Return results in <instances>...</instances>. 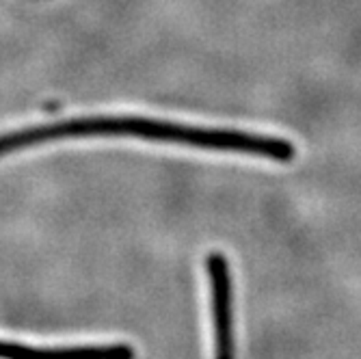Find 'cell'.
<instances>
[{
    "mask_svg": "<svg viewBox=\"0 0 361 359\" xmlns=\"http://www.w3.org/2000/svg\"><path fill=\"white\" fill-rule=\"evenodd\" d=\"M139 137L158 143H176L216 152H236L249 156H262L275 162H292L297 156V147L288 139L253 135L245 130H221V128H197L173 121H158L145 117L128 115H100V117H80L63 123L26 128L18 133L0 137V156L11 154L22 147L39 145L65 137Z\"/></svg>",
    "mask_w": 361,
    "mask_h": 359,
    "instance_id": "cell-1",
    "label": "cell"
},
{
    "mask_svg": "<svg viewBox=\"0 0 361 359\" xmlns=\"http://www.w3.org/2000/svg\"><path fill=\"white\" fill-rule=\"evenodd\" d=\"M206 264H208V277H210L214 359H236L234 320H232V275H229L227 257L214 251L208 255Z\"/></svg>",
    "mask_w": 361,
    "mask_h": 359,
    "instance_id": "cell-2",
    "label": "cell"
},
{
    "mask_svg": "<svg viewBox=\"0 0 361 359\" xmlns=\"http://www.w3.org/2000/svg\"><path fill=\"white\" fill-rule=\"evenodd\" d=\"M0 359H135V351L123 344L74 346V348H32L0 342Z\"/></svg>",
    "mask_w": 361,
    "mask_h": 359,
    "instance_id": "cell-3",
    "label": "cell"
}]
</instances>
